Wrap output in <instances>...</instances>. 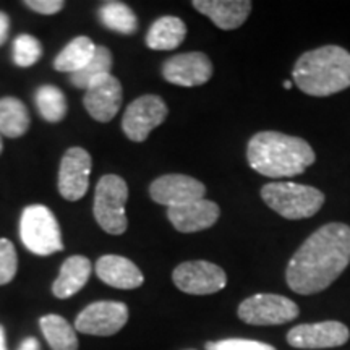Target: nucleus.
<instances>
[{
	"mask_svg": "<svg viewBox=\"0 0 350 350\" xmlns=\"http://www.w3.org/2000/svg\"><path fill=\"white\" fill-rule=\"evenodd\" d=\"M96 52L94 42L88 36H78L70 41L65 49L55 57L54 68L57 72L65 73H75L81 70L85 65L93 59Z\"/></svg>",
	"mask_w": 350,
	"mask_h": 350,
	"instance_id": "obj_22",
	"label": "nucleus"
},
{
	"mask_svg": "<svg viewBox=\"0 0 350 350\" xmlns=\"http://www.w3.org/2000/svg\"><path fill=\"white\" fill-rule=\"evenodd\" d=\"M204 193H206V187L203 183L182 174L163 175V177L156 178L150 187L152 201L167 208L203 200Z\"/></svg>",
	"mask_w": 350,
	"mask_h": 350,
	"instance_id": "obj_14",
	"label": "nucleus"
},
{
	"mask_svg": "<svg viewBox=\"0 0 350 350\" xmlns=\"http://www.w3.org/2000/svg\"><path fill=\"white\" fill-rule=\"evenodd\" d=\"M295 85L305 94L325 98L350 88V52L323 46L299 57L292 70Z\"/></svg>",
	"mask_w": 350,
	"mask_h": 350,
	"instance_id": "obj_3",
	"label": "nucleus"
},
{
	"mask_svg": "<svg viewBox=\"0 0 350 350\" xmlns=\"http://www.w3.org/2000/svg\"><path fill=\"white\" fill-rule=\"evenodd\" d=\"M172 279L177 288L190 295L216 294L227 284L224 269L209 261L182 262L174 269Z\"/></svg>",
	"mask_w": 350,
	"mask_h": 350,
	"instance_id": "obj_9",
	"label": "nucleus"
},
{
	"mask_svg": "<svg viewBox=\"0 0 350 350\" xmlns=\"http://www.w3.org/2000/svg\"><path fill=\"white\" fill-rule=\"evenodd\" d=\"M129 201V185L116 174L100 177L94 193V217L99 227L111 235H122L126 230L125 206Z\"/></svg>",
	"mask_w": 350,
	"mask_h": 350,
	"instance_id": "obj_6",
	"label": "nucleus"
},
{
	"mask_svg": "<svg viewBox=\"0 0 350 350\" xmlns=\"http://www.w3.org/2000/svg\"><path fill=\"white\" fill-rule=\"evenodd\" d=\"M18 269L15 245L8 239H0V286L12 282Z\"/></svg>",
	"mask_w": 350,
	"mask_h": 350,
	"instance_id": "obj_28",
	"label": "nucleus"
},
{
	"mask_svg": "<svg viewBox=\"0 0 350 350\" xmlns=\"http://www.w3.org/2000/svg\"><path fill=\"white\" fill-rule=\"evenodd\" d=\"M20 237L25 247L34 255L49 256L64 250L59 222L54 213L44 204H31L23 209Z\"/></svg>",
	"mask_w": 350,
	"mask_h": 350,
	"instance_id": "obj_5",
	"label": "nucleus"
},
{
	"mask_svg": "<svg viewBox=\"0 0 350 350\" xmlns=\"http://www.w3.org/2000/svg\"><path fill=\"white\" fill-rule=\"evenodd\" d=\"M169 109L163 98L156 94H146L135 99L126 107L122 119V129L129 139L135 143L146 142L150 133L167 119Z\"/></svg>",
	"mask_w": 350,
	"mask_h": 350,
	"instance_id": "obj_8",
	"label": "nucleus"
},
{
	"mask_svg": "<svg viewBox=\"0 0 350 350\" xmlns=\"http://www.w3.org/2000/svg\"><path fill=\"white\" fill-rule=\"evenodd\" d=\"M122 99H124V91L120 81L113 75H107L99 78L88 88L83 104L94 120L106 124L120 111Z\"/></svg>",
	"mask_w": 350,
	"mask_h": 350,
	"instance_id": "obj_15",
	"label": "nucleus"
},
{
	"mask_svg": "<svg viewBox=\"0 0 350 350\" xmlns=\"http://www.w3.org/2000/svg\"><path fill=\"white\" fill-rule=\"evenodd\" d=\"M36 106L41 117L51 124H59L67 116V98L54 85H42L36 91Z\"/></svg>",
	"mask_w": 350,
	"mask_h": 350,
	"instance_id": "obj_26",
	"label": "nucleus"
},
{
	"mask_svg": "<svg viewBox=\"0 0 350 350\" xmlns=\"http://www.w3.org/2000/svg\"><path fill=\"white\" fill-rule=\"evenodd\" d=\"M112 70V52L104 46H96L93 59L85 67L70 75V83L80 90H88L99 78L111 75Z\"/></svg>",
	"mask_w": 350,
	"mask_h": 350,
	"instance_id": "obj_24",
	"label": "nucleus"
},
{
	"mask_svg": "<svg viewBox=\"0 0 350 350\" xmlns=\"http://www.w3.org/2000/svg\"><path fill=\"white\" fill-rule=\"evenodd\" d=\"M99 20L111 31L120 34H135L138 18L129 5L122 2H107L99 8Z\"/></svg>",
	"mask_w": 350,
	"mask_h": 350,
	"instance_id": "obj_25",
	"label": "nucleus"
},
{
	"mask_svg": "<svg viewBox=\"0 0 350 350\" xmlns=\"http://www.w3.org/2000/svg\"><path fill=\"white\" fill-rule=\"evenodd\" d=\"M0 350H7V342H5V329L0 325Z\"/></svg>",
	"mask_w": 350,
	"mask_h": 350,
	"instance_id": "obj_33",
	"label": "nucleus"
},
{
	"mask_svg": "<svg viewBox=\"0 0 350 350\" xmlns=\"http://www.w3.org/2000/svg\"><path fill=\"white\" fill-rule=\"evenodd\" d=\"M252 169L271 178L292 177L305 172L317 161L313 148L305 139L279 131H260L247 146Z\"/></svg>",
	"mask_w": 350,
	"mask_h": 350,
	"instance_id": "obj_2",
	"label": "nucleus"
},
{
	"mask_svg": "<svg viewBox=\"0 0 350 350\" xmlns=\"http://www.w3.org/2000/svg\"><path fill=\"white\" fill-rule=\"evenodd\" d=\"M163 77L177 86H201L211 80L213 64L203 52H185L165 60Z\"/></svg>",
	"mask_w": 350,
	"mask_h": 350,
	"instance_id": "obj_12",
	"label": "nucleus"
},
{
	"mask_svg": "<svg viewBox=\"0 0 350 350\" xmlns=\"http://www.w3.org/2000/svg\"><path fill=\"white\" fill-rule=\"evenodd\" d=\"M25 5L31 8L33 12L41 13V15H54L59 13L65 7L62 0H26Z\"/></svg>",
	"mask_w": 350,
	"mask_h": 350,
	"instance_id": "obj_30",
	"label": "nucleus"
},
{
	"mask_svg": "<svg viewBox=\"0 0 350 350\" xmlns=\"http://www.w3.org/2000/svg\"><path fill=\"white\" fill-rule=\"evenodd\" d=\"M350 262V227L331 222L310 235L288 261V287L300 295H312L331 286Z\"/></svg>",
	"mask_w": 350,
	"mask_h": 350,
	"instance_id": "obj_1",
	"label": "nucleus"
},
{
	"mask_svg": "<svg viewBox=\"0 0 350 350\" xmlns=\"http://www.w3.org/2000/svg\"><path fill=\"white\" fill-rule=\"evenodd\" d=\"M299 305L294 300L275 294H256L248 297L239 306V318L253 326H275L299 317Z\"/></svg>",
	"mask_w": 350,
	"mask_h": 350,
	"instance_id": "obj_7",
	"label": "nucleus"
},
{
	"mask_svg": "<svg viewBox=\"0 0 350 350\" xmlns=\"http://www.w3.org/2000/svg\"><path fill=\"white\" fill-rule=\"evenodd\" d=\"M2 148H3V143H2V137H0V154H2Z\"/></svg>",
	"mask_w": 350,
	"mask_h": 350,
	"instance_id": "obj_35",
	"label": "nucleus"
},
{
	"mask_svg": "<svg viewBox=\"0 0 350 350\" xmlns=\"http://www.w3.org/2000/svg\"><path fill=\"white\" fill-rule=\"evenodd\" d=\"M31 119L25 103L18 98L0 99V135L8 138H20L28 131Z\"/></svg>",
	"mask_w": 350,
	"mask_h": 350,
	"instance_id": "obj_21",
	"label": "nucleus"
},
{
	"mask_svg": "<svg viewBox=\"0 0 350 350\" xmlns=\"http://www.w3.org/2000/svg\"><path fill=\"white\" fill-rule=\"evenodd\" d=\"M221 209L214 201L196 200L190 203L167 208V217L172 226L183 234L209 229L217 222Z\"/></svg>",
	"mask_w": 350,
	"mask_h": 350,
	"instance_id": "obj_16",
	"label": "nucleus"
},
{
	"mask_svg": "<svg viewBox=\"0 0 350 350\" xmlns=\"http://www.w3.org/2000/svg\"><path fill=\"white\" fill-rule=\"evenodd\" d=\"M129 321V306L122 301H94L88 305L75 319V329L90 336L117 334Z\"/></svg>",
	"mask_w": 350,
	"mask_h": 350,
	"instance_id": "obj_10",
	"label": "nucleus"
},
{
	"mask_svg": "<svg viewBox=\"0 0 350 350\" xmlns=\"http://www.w3.org/2000/svg\"><path fill=\"white\" fill-rule=\"evenodd\" d=\"M187 26L177 16H161L146 34V46L152 51H172L183 42Z\"/></svg>",
	"mask_w": 350,
	"mask_h": 350,
	"instance_id": "obj_20",
	"label": "nucleus"
},
{
	"mask_svg": "<svg viewBox=\"0 0 350 350\" xmlns=\"http://www.w3.org/2000/svg\"><path fill=\"white\" fill-rule=\"evenodd\" d=\"M96 274L107 286L131 291L143 286L144 275L133 261L119 255H104L96 262Z\"/></svg>",
	"mask_w": 350,
	"mask_h": 350,
	"instance_id": "obj_17",
	"label": "nucleus"
},
{
	"mask_svg": "<svg viewBox=\"0 0 350 350\" xmlns=\"http://www.w3.org/2000/svg\"><path fill=\"white\" fill-rule=\"evenodd\" d=\"M18 350H41V345H39V340L36 338H26Z\"/></svg>",
	"mask_w": 350,
	"mask_h": 350,
	"instance_id": "obj_32",
	"label": "nucleus"
},
{
	"mask_svg": "<svg viewBox=\"0 0 350 350\" xmlns=\"http://www.w3.org/2000/svg\"><path fill=\"white\" fill-rule=\"evenodd\" d=\"M41 55V42L31 34H20L13 42V62L18 67H33Z\"/></svg>",
	"mask_w": 350,
	"mask_h": 350,
	"instance_id": "obj_27",
	"label": "nucleus"
},
{
	"mask_svg": "<svg viewBox=\"0 0 350 350\" xmlns=\"http://www.w3.org/2000/svg\"><path fill=\"white\" fill-rule=\"evenodd\" d=\"M39 325L52 350H78L77 331L65 318L59 314H46Z\"/></svg>",
	"mask_w": 350,
	"mask_h": 350,
	"instance_id": "obj_23",
	"label": "nucleus"
},
{
	"mask_svg": "<svg viewBox=\"0 0 350 350\" xmlns=\"http://www.w3.org/2000/svg\"><path fill=\"white\" fill-rule=\"evenodd\" d=\"M8 31H10V18H8L7 13L0 12V46L7 42Z\"/></svg>",
	"mask_w": 350,
	"mask_h": 350,
	"instance_id": "obj_31",
	"label": "nucleus"
},
{
	"mask_svg": "<svg viewBox=\"0 0 350 350\" xmlns=\"http://www.w3.org/2000/svg\"><path fill=\"white\" fill-rule=\"evenodd\" d=\"M191 5L226 31L240 28L252 12L248 0H195Z\"/></svg>",
	"mask_w": 350,
	"mask_h": 350,
	"instance_id": "obj_18",
	"label": "nucleus"
},
{
	"mask_svg": "<svg viewBox=\"0 0 350 350\" xmlns=\"http://www.w3.org/2000/svg\"><path fill=\"white\" fill-rule=\"evenodd\" d=\"M349 338L350 331L344 323L323 321L292 327L287 342L295 349H332L344 345Z\"/></svg>",
	"mask_w": 350,
	"mask_h": 350,
	"instance_id": "obj_13",
	"label": "nucleus"
},
{
	"mask_svg": "<svg viewBox=\"0 0 350 350\" xmlns=\"http://www.w3.org/2000/svg\"><path fill=\"white\" fill-rule=\"evenodd\" d=\"M206 350H275L273 345L250 339H224L219 342H208Z\"/></svg>",
	"mask_w": 350,
	"mask_h": 350,
	"instance_id": "obj_29",
	"label": "nucleus"
},
{
	"mask_svg": "<svg viewBox=\"0 0 350 350\" xmlns=\"http://www.w3.org/2000/svg\"><path fill=\"white\" fill-rule=\"evenodd\" d=\"M284 88H287V90H291L292 83H291V81H284Z\"/></svg>",
	"mask_w": 350,
	"mask_h": 350,
	"instance_id": "obj_34",
	"label": "nucleus"
},
{
	"mask_svg": "<svg viewBox=\"0 0 350 350\" xmlns=\"http://www.w3.org/2000/svg\"><path fill=\"white\" fill-rule=\"evenodd\" d=\"M91 275V262L86 256L75 255L64 261L52 292L57 299H70L86 286Z\"/></svg>",
	"mask_w": 350,
	"mask_h": 350,
	"instance_id": "obj_19",
	"label": "nucleus"
},
{
	"mask_svg": "<svg viewBox=\"0 0 350 350\" xmlns=\"http://www.w3.org/2000/svg\"><path fill=\"white\" fill-rule=\"evenodd\" d=\"M261 198L286 219L312 217L325 204V195L318 188L294 182L266 183L261 188Z\"/></svg>",
	"mask_w": 350,
	"mask_h": 350,
	"instance_id": "obj_4",
	"label": "nucleus"
},
{
	"mask_svg": "<svg viewBox=\"0 0 350 350\" xmlns=\"http://www.w3.org/2000/svg\"><path fill=\"white\" fill-rule=\"evenodd\" d=\"M93 161L80 146L70 148L60 161L59 193L67 201H78L86 195Z\"/></svg>",
	"mask_w": 350,
	"mask_h": 350,
	"instance_id": "obj_11",
	"label": "nucleus"
}]
</instances>
